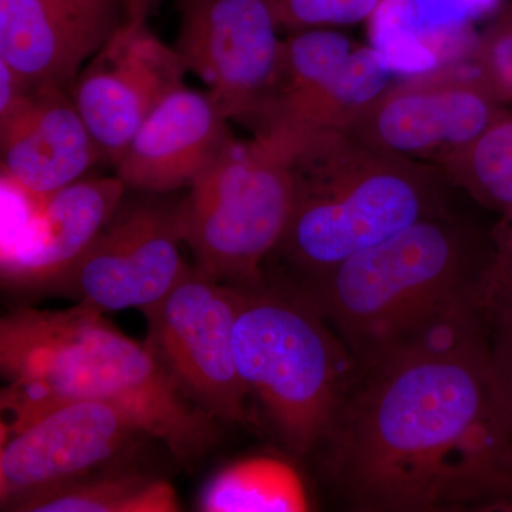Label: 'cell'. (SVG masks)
Here are the masks:
<instances>
[{
    "label": "cell",
    "mask_w": 512,
    "mask_h": 512,
    "mask_svg": "<svg viewBox=\"0 0 512 512\" xmlns=\"http://www.w3.org/2000/svg\"><path fill=\"white\" fill-rule=\"evenodd\" d=\"M198 510L205 512H301L308 494L298 471L274 457H248L222 467L204 485Z\"/></svg>",
    "instance_id": "ac0fdd59"
},
{
    "label": "cell",
    "mask_w": 512,
    "mask_h": 512,
    "mask_svg": "<svg viewBox=\"0 0 512 512\" xmlns=\"http://www.w3.org/2000/svg\"><path fill=\"white\" fill-rule=\"evenodd\" d=\"M288 151L293 210L275 254L309 279L441 214L439 173L370 146L342 128L279 136Z\"/></svg>",
    "instance_id": "277c9868"
},
{
    "label": "cell",
    "mask_w": 512,
    "mask_h": 512,
    "mask_svg": "<svg viewBox=\"0 0 512 512\" xmlns=\"http://www.w3.org/2000/svg\"><path fill=\"white\" fill-rule=\"evenodd\" d=\"M2 177L47 197L103 161L69 90L35 87L0 117Z\"/></svg>",
    "instance_id": "9a60e30c"
},
{
    "label": "cell",
    "mask_w": 512,
    "mask_h": 512,
    "mask_svg": "<svg viewBox=\"0 0 512 512\" xmlns=\"http://www.w3.org/2000/svg\"><path fill=\"white\" fill-rule=\"evenodd\" d=\"M0 369L9 380L6 396L110 404L183 463L217 443V419L178 389L147 346L82 303L3 316Z\"/></svg>",
    "instance_id": "7a4b0ae2"
},
{
    "label": "cell",
    "mask_w": 512,
    "mask_h": 512,
    "mask_svg": "<svg viewBox=\"0 0 512 512\" xmlns=\"http://www.w3.org/2000/svg\"><path fill=\"white\" fill-rule=\"evenodd\" d=\"M485 269L512 282V214L505 215L504 224L498 229L495 251L488 258Z\"/></svg>",
    "instance_id": "484cf974"
},
{
    "label": "cell",
    "mask_w": 512,
    "mask_h": 512,
    "mask_svg": "<svg viewBox=\"0 0 512 512\" xmlns=\"http://www.w3.org/2000/svg\"><path fill=\"white\" fill-rule=\"evenodd\" d=\"M477 302L491 367L512 414V282L491 274L484 266Z\"/></svg>",
    "instance_id": "44dd1931"
},
{
    "label": "cell",
    "mask_w": 512,
    "mask_h": 512,
    "mask_svg": "<svg viewBox=\"0 0 512 512\" xmlns=\"http://www.w3.org/2000/svg\"><path fill=\"white\" fill-rule=\"evenodd\" d=\"M127 15H138V13H147L148 0H124Z\"/></svg>",
    "instance_id": "4316f807"
},
{
    "label": "cell",
    "mask_w": 512,
    "mask_h": 512,
    "mask_svg": "<svg viewBox=\"0 0 512 512\" xmlns=\"http://www.w3.org/2000/svg\"><path fill=\"white\" fill-rule=\"evenodd\" d=\"M393 67L379 49L355 47L336 72L275 83L262 110L247 127L254 136H303L343 128L390 86Z\"/></svg>",
    "instance_id": "e0dca14e"
},
{
    "label": "cell",
    "mask_w": 512,
    "mask_h": 512,
    "mask_svg": "<svg viewBox=\"0 0 512 512\" xmlns=\"http://www.w3.org/2000/svg\"><path fill=\"white\" fill-rule=\"evenodd\" d=\"M468 508L512 512V446L495 461Z\"/></svg>",
    "instance_id": "d4e9b609"
},
{
    "label": "cell",
    "mask_w": 512,
    "mask_h": 512,
    "mask_svg": "<svg viewBox=\"0 0 512 512\" xmlns=\"http://www.w3.org/2000/svg\"><path fill=\"white\" fill-rule=\"evenodd\" d=\"M471 67L495 99L512 103V2L478 40Z\"/></svg>",
    "instance_id": "603a6c76"
},
{
    "label": "cell",
    "mask_w": 512,
    "mask_h": 512,
    "mask_svg": "<svg viewBox=\"0 0 512 512\" xmlns=\"http://www.w3.org/2000/svg\"><path fill=\"white\" fill-rule=\"evenodd\" d=\"M126 20L124 0H0V60L33 87L70 92Z\"/></svg>",
    "instance_id": "4fadbf2b"
},
{
    "label": "cell",
    "mask_w": 512,
    "mask_h": 512,
    "mask_svg": "<svg viewBox=\"0 0 512 512\" xmlns=\"http://www.w3.org/2000/svg\"><path fill=\"white\" fill-rule=\"evenodd\" d=\"M505 111L473 67H444L390 84L342 130L380 150L437 161L480 136Z\"/></svg>",
    "instance_id": "8fae6325"
},
{
    "label": "cell",
    "mask_w": 512,
    "mask_h": 512,
    "mask_svg": "<svg viewBox=\"0 0 512 512\" xmlns=\"http://www.w3.org/2000/svg\"><path fill=\"white\" fill-rule=\"evenodd\" d=\"M311 296L261 284L241 288L235 363L282 440L308 454L328 436L356 362Z\"/></svg>",
    "instance_id": "5b68a950"
},
{
    "label": "cell",
    "mask_w": 512,
    "mask_h": 512,
    "mask_svg": "<svg viewBox=\"0 0 512 512\" xmlns=\"http://www.w3.org/2000/svg\"><path fill=\"white\" fill-rule=\"evenodd\" d=\"M444 174L485 207L512 214V113L437 160Z\"/></svg>",
    "instance_id": "ffe728a7"
},
{
    "label": "cell",
    "mask_w": 512,
    "mask_h": 512,
    "mask_svg": "<svg viewBox=\"0 0 512 512\" xmlns=\"http://www.w3.org/2000/svg\"><path fill=\"white\" fill-rule=\"evenodd\" d=\"M320 446L330 483L355 510H466L512 446L485 330L356 367Z\"/></svg>",
    "instance_id": "6da1fadb"
},
{
    "label": "cell",
    "mask_w": 512,
    "mask_h": 512,
    "mask_svg": "<svg viewBox=\"0 0 512 512\" xmlns=\"http://www.w3.org/2000/svg\"><path fill=\"white\" fill-rule=\"evenodd\" d=\"M446 212L424 218L309 282L356 367L416 346L473 308L484 266Z\"/></svg>",
    "instance_id": "3957f363"
},
{
    "label": "cell",
    "mask_w": 512,
    "mask_h": 512,
    "mask_svg": "<svg viewBox=\"0 0 512 512\" xmlns=\"http://www.w3.org/2000/svg\"><path fill=\"white\" fill-rule=\"evenodd\" d=\"M0 505H16L89 476L143 436L126 414L94 400L22 399L2 394Z\"/></svg>",
    "instance_id": "ba28073f"
},
{
    "label": "cell",
    "mask_w": 512,
    "mask_h": 512,
    "mask_svg": "<svg viewBox=\"0 0 512 512\" xmlns=\"http://www.w3.org/2000/svg\"><path fill=\"white\" fill-rule=\"evenodd\" d=\"M146 16L127 15L70 89L103 161L111 165L157 104L183 86L188 72L177 50L151 32Z\"/></svg>",
    "instance_id": "7c38bea8"
},
{
    "label": "cell",
    "mask_w": 512,
    "mask_h": 512,
    "mask_svg": "<svg viewBox=\"0 0 512 512\" xmlns=\"http://www.w3.org/2000/svg\"><path fill=\"white\" fill-rule=\"evenodd\" d=\"M281 29L291 32L355 25L379 8L382 0H268Z\"/></svg>",
    "instance_id": "7402d4cb"
},
{
    "label": "cell",
    "mask_w": 512,
    "mask_h": 512,
    "mask_svg": "<svg viewBox=\"0 0 512 512\" xmlns=\"http://www.w3.org/2000/svg\"><path fill=\"white\" fill-rule=\"evenodd\" d=\"M174 49L228 120L248 126L274 87L282 42L268 0H175Z\"/></svg>",
    "instance_id": "9c48e42d"
},
{
    "label": "cell",
    "mask_w": 512,
    "mask_h": 512,
    "mask_svg": "<svg viewBox=\"0 0 512 512\" xmlns=\"http://www.w3.org/2000/svg\"><path fill=\"white\" fill-rule=\"evenodd\" d=\"M423 30L451 29L463 26L497 8L500 0H412Z\"/></svg>",
    "instance_id": "cb8c5ba5"
},
{
    "label": "cell",
    "mask_w": 512,
    "mask_h": 512,
    "mask_svg": "<svg viewBox=\"0 0 512 512\" xmlns=\"http://www.w3.org/2000/svg\"><path fill=\"white\" fill-rule=\"evenodd\" d=\"M293 210V178L284 141L235 140L177 202V228L197 268L221 284H264Z\"/></svg>",
    "instance_id": "8992f818"
},
{
    "label": "cell",
    "mask_w": 512,
    "mask_h": 512,
    "mask_svg": "<svg viewBox=\"0 0 512 512\" xmlns=\"http://www.w3.org/2000/svg\"><path fill=\"white\" fill-rule=\"evenodd\" d=\"M25 512H175L173 485L160 478L126 473L83 477L16 505Z\"/></svg>",
    "instance_id": "d6986e66"
},
{
    "label": "cell",
    "mask_w": 512,
    "mask_h": 512,
    "mask_svg": "<svg viewBox=\"0 0 512 512\" xmlns=\"http://www.w3.org/2000/svg\"><path fill=\"white\" fill-rule=\"evenodd\" d=\"M177 204L121 201L86 254L55 291L101 313L160 302L188 266L181 256Z\"/></svg>",
    "instance_id": "30bf717a"
},
{
    "label": "cell",
    "mask_w": 512,
    "mask_h": 512,
    "mask_svg": "<svg viewBox=\"0 0 512 512\" xmlns=\"http://www.w3.org/2000/svg\"><path fill=\"white\" fill-rule=\"evenodd\" d=\"M241 288L188 268L160 302L144 308L146 346L191 400L214 419L247 423L251 393L239 376L234 326Z\"/></svg>",
    "instance_id": "52a82bcc"
},
{
    "label": "cell",
    "mask_w": 512,
    "mask_h": 512,
    "mask_svg": "<svg viewBox=\"0 0 512 512\" xmlns=\"http://www.w3.org/2000/svg\"><path fill=\"white\" fill-rule=\"evenodd\" d=\"M128 188L114 177L82 178L47 197L42 212L2 251L6 288L55 291L109 224Z\"/></svg>",
    "instance_id": "2e32d148"
},
{
    "label": "cell",
    "mask_w": 512,
    "mask_h": 512,
    "mask_svg": "<svg viewBox=\"0 0 512 512\" xmlns=\"http://www.w3.org/2000/svg\"><path fill=\"white\" fill-rule=\"evenodd\" d=\"M228 119L208 92L177 87L157 104L117 161L127 188L167 194L190 188L235 138Z\"/></svg>",
    "instance_id": "5bb4252c"
}]
</instances>
